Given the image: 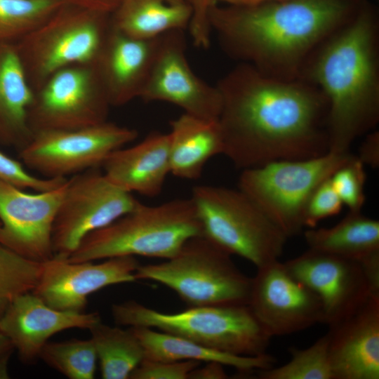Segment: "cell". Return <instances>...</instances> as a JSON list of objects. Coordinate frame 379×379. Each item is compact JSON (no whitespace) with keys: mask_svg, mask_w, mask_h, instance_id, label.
<instances>
[{"mask_svg":"<svg viewBox=\"0 0 379 379\" xmlns=\"http://www.w3.org/2000/svg\"><path fill=\"white\" fill-rule=\"evenodd\" d=\"M67 178H39L29 173L22 162L0 151V180L19 188L44 192L62 185Z\"/></svg>","mask_w":379,"mask_h":379,"instance_id":"obj_33","label":"cell"},{"mask_svg":"<svg viewBox=\"0 0 379 379\" xmlns=\"http://www.w3.org/2000/svg\"><path fill=\"white\" fill-rule=\"evenodd\" d=\"M111 27V13L66 3L16 43L34 91L63 68L93 64Z\"/></svg>","mask_w":379,"mask_h":379,"instance_id":"obj_8","label":"cell"},{"mask_svg":"<svg viewBox=\"0 0 379 379\" xmlns=\"http://www.w3.org/2000/svg\"><path fill=\"white\" fill-rule=\"evenodd\" d=\"M190 5L166 0H121L111 13L112 27L137 39L149 40L174 30L188 29Z\"/></svg>","mask_w":379,"mask_h":379,"instance_id":"obj_26","label":"cell"},{"mask_svg":"<svg viewBox=\"0 0 379 379\" xmlns=\"http://www.w3.org/2000/svg\"><path fill=\"white\" fill-rule=\"evenodd\" d=\"M192 8V19L188 27L194 45L199 48H207L211 42V30L208 12L215 4L214 0H185Z\"/></svg>","mask_w":379,"mask_h":379,"instance_id":"obj_36","label":"cell"},{"mask_svg":"<svg viewBox=\"0 0 379 379\" xmlns=\"http://www.w3.org/2000/svg\"><path fill=\"white\" fill-rule=\"evenodd\" d=\"M135 278L162 284L188 307L248 305L251 286L231 255L203 236L187 241L164 262L140 265Z\"/></svg>","mask_w":379,"mask_h":379,"instance_id":"obj_7","label":"cell"},{"mask_svg":"<svg viewBox=\"0 0 379 379\" xmlns=\"http://www.w3.org/2000/svg\"><path fill=\"white\" fill-rule=\"evenodd\" d=\"M331 184L349 211H361L365 201L366 175L364 164L357 156L338 168L330 177Z\"/></svg>","mask_w":379,"mask_h":379,"instance_id":"obj_32","label":"cell"},{"mask_svg":"<svg viewBox=\"0 0 379 379\" xmlns=\"http://www.w3.org/2000/svg\"><path fill=\"white\" fill-rule=\"evenodd\" d=\"M133 128L104 121L93 126L39 131L18 151L23 165L44 178H67L100 167L114 151L133 141Z\"/></svg>","mask_w":379,"mask_h":379,"instance_id":"obj_11","label":"cell"},{"mask_svg":"<svg viewBox=\"0 0 379 379\" xmlns=\"http://www.w3.org/2000/svg\"><path fill=\"white\" fill-rule=\"evenodd\" d=\"M140 340L147 359L180 361H215L231 366L242 373L272 367L274 358L265 353L258 356H239L218 351L190 340L143 326L130 327Z\"/></svg>","mask_w":379,"mask_h":379,"instance_id":"obj_25","label":"cell"},{"mask_svg":"<svg viewBox=\"0 0 379 379\" xmlns=\"http://www.w3.org/2000/svg\"><path fill=\"white\" fill-rule=\"evenodd\" d=\"M201 362L164 361L144 359L132 372L131 379H188L190 372Z\"/></svg>","mask_w":379,"mask_h":379,"instance_id":"obj_35","label":"cell"},{"mask_svg":"<svg viewBox=\"0 0 379 379\" xmlns=\"http://www.w3.org/2000/svg\"><path fill=\"white\" fill-rule=\"evenodd\" d=\"M39 358L68 378H94L98 358L91 338L48 341L41 349Z\"/></svg>","mask_w":379,"mask_h":379,"instance_id":"obj_30","label":"cell"},{"mask_svg":"<svg viewBox=\"0 0 379 379\" xmlns=\"http://www.w3.org/2000/svg\"><path fill=\"white\" fill-rule=\"evenodd\" d=\"M343 206L329 177L310 195L303 212L304 227L314 228L321 220L338 214Z\"/></svg>","mask_w":379,"mask_h":379,"instance_id":"obj_34","label":"cell"},{"mask_svg":"<svg viewBox=\"0 0 379 379\" xmlns=\"http://www.w3.org/2000/svg\"><path fill=\"white\" fill-rule=\"evenodd\" d=\"M190 198L202 236L215 246L256 268L279 260L288 237L240 190L197 185Z\"/></svg>","mask_w":379,"mask_h":379,"instance_id":"obj_6","label":"cell"},{"mask_svg":"<svg viewBox=\"0 0 379 379\" xmlns=\"http://www.w3.org/2000/svg\"><path fill=\"white\" fill-rule=\"evenodd\" d=\"M15 44H0V144L20 151L31 140L34 98Z\"/></svg>","mask_w":379,"mask_h":379,"instance_id":"obj_22","label":"cell"},{"mask_svg":"<svg viewBox=\"0 0 379 379\" xmlns=\"http://www.w3.org/2000/svg\"><path fill=\"white\" fill-rule=\"evenodd\" d=\"M365 0H286L251 6L214 4L213 32L230 58L281 79L300 78L313 51Z\"/></svg>","mask_w":379,"mask_h":379,"instance_id":"obj_2","label":"cell"},{"mask_svg":"<svg viewBox=\"0 0 379 379\" xmlns=\"http://www.w3.org/2000/svg\"><path fill=\"white\" fill-rule=\"evenodd\" d=\"M104 379H128L145 358L132 329L110 326L101 320L89 328Z\"/></svg>","mask_w":379,"mask_h":379,"instance_id":"obj_27","label":"cell"},{"mask_svg":"<svg viewBox=\"0 0 379 379\" xmlns=\"http://www.w3.org/2000/svg\"><path fill=\"white\" fill-rule=\"evenodd\" d=\"M14 350L10 340L0 331V379L9 378L8 361Z\"/></svg>","mask_w":379,"mask_h":379,"instance_id":"obj_39","label":"cell"},{"mask_svg":"<svg viewBox=\"0 0 379 379\" xmlns=\"http://www.w3.org/2000/svg\"><path fill=\"white\" fill-rule=\"evenodd\" d=\"M101 166L106 178L121 190L157 197L171 173L168 133L152 132L138 144L112 152Z\"/></svg>","mask_w":379,"mask_h":379,"instance_id":"obj_21","label":"cell"},{"mask_svg":"<svg viewBox=\"0 0 379 379\" xmlns=\"http://www.w3.org/2000/svg\"><path fill=\"white\" fill-rule=\"evenodd\" d=\"M139 201L112 183L100 167L67 178L52 230L53 256L68 257L88 234L133 210Z\"/></svg>","mask_w":379,"mask_h":379,"instance_id":"obj_10","label":"cell"},{"mask_svg":"<svg viewBox=\"0 0 379 379\" xmlns=\"http://www.w3.org/2000/svg\"><path fill=\"white\" fill-rule=\"evenodd\" d=\"M160 36L149 40L137 39L112 26L93 64L111 107L123 106L139 98L154 60Z\"/></svg>","mask_w":379,"mask_h":379,"instance_id":"obj_20","label":"cell"},{"mask_svg":"<svg viewBox=\"0 0 379 379\" xmlns=\"http://www.w3.org/2000/svg\"><path fill=\"white\" fill-rule=\"evenodd\" d=\"M67 181L51 190L29 193L0 180V244L34 262L52 258L53 225Z\"/></svg>","mask_w":379,"mask_h":379,"instance_id":"obj_16","label":"cell"},{"mask_svg":"<svg viewBox=\"0 0 379 379\" xmlns=\"http://www.w3.org/2000/svg\"><path fill=\"white\" fill-rule=\"evenodd\" d=\"M169 159L171 174L194 180L201 175L206 162L223 153L218 120L206 119L186 113L170 121Z\"/></svg>","mask_w":379,"mask_h":379,"instance_id":"obj_23","label":"cell"},{"mask_svg":"<svg viewBox=\"0 0 379 379\" xmlns=\"http://www.w3.org/2000/svg\"><path fill=\"white\" fill-rule=\"evenodd\" d=\"M326 333L305 349L290 347V360L285 364L260 370L261 379H333Z\"/></svg>","mask_w":379,"mask_h":379,"instance_id":"obj_29","label":"cell"},{"mask_svg":"<svg viewBox=\"0 0 379 379\" xmlns=\"http://www.w3.org/2000/svg\"><path fill=\"white\" fill-rule=\"evenodd\" d=\"M300 78L316 86L328 104V151L352 144L379 122V18L364 1L357 13L310 55Z\"/></svg>","mask_w":379,"mask_h":379,"instance_id":"obj_3","label":"cell"},{"mask_svg":"<svg viewBox=\"0 0 379 379\" xmlns=\"http://www.w3.org/2000/svg\"><path fill=\"white\" fill-rule=\"evenodd\" d=\"M354 155L328 152L317 157L282 159L241 170L238 189L288 238L304 227L303 212L314 190Z\"/></svg>","mask_w":379,"mask_h":379,"instance_id":"obj_9","label":"cell"},{"mask_svg":"<svg viewBox=\"0 0 379 379\" xmlns=\"http://www.w3.org/2000/svg\"><path fill=\"white\" fill-rule=\"evenodd\" d=\"M111 311L119 326L152 328L234 355L264 354L272 338L248 305L188 307L165 313L128 300L112 305Z\"/></svg>","mask_w":379,"mask_h":379,"instance_id":"obj_5","label":"cell"},{"mask_svg":"<svg viewBox=\"0 0 379 379\" xmlns=\"http://www.w3.org/2000/svg\"><path fill=\"white\" fill-rule=\"evenodd\" d=\"M284 264L318 297L323 323L328 327L349 317L372 296L379 295L362 265L352 260L309 248Z\"/></svg>","mask_w":379,"mask_h":379,"instance_id":"obj_14","label":"cell"},{"mask_svg":"<svg viewBox=\"0 0 379 379\" xmlns=\"http://www.w3.org/2000/svg\"><path fill=\"white\" fill-rule=\"evenodd\" d=\"M310 249L347 258L364 267L379 264V222L361 211H349L329 228L304 232Z\"/></svg>","mask_w":379,"mask_h":379,"instance_id":"obj_24","label":"cell"},{"mask_svg":"<svg viewBox=\"0 0 379 379\" xmlns=\"http://www.w3.org/2000/svg\"><path fill=\"white\" fill-rule=\"evenodd\" d=\"M171 4H184L186 3L185 0H166Z\"/></svg>","mask_w":379,"mask_h":379,"instance_id":"obj_42","label":"cell"},{"mask_svg":"<svg viewBox=\"0 0 379 379\" xmlns=\"http://www.w3.org/2000/svg\"><path fill=\"white\" fill-rule=\"evenodd\" d=\"M1 224V223H0Z\"/></svg>","mask_w":379,"mask_h":379,"instance_id":"obj_43","label":"cell"},{"mask_svg":"<svg viewBox=\"0 0 379 379\" xmlns=\"http://www.w3.org/2000/svg\"><path fill=\"white\" fill-rule=\"evenodd\" d=\"M365 135L357 157L364 165L377 168L379 166V132L375 129Z\"/></svg>","mask_w":379,"mask_h":379,"instance_id":"obj_37","label":"cell"},{"mask_svg":"<svg viewBox=\"0 0 379 379\" xmlns=\"http://www.w3.org/2000/svg\"><path fill=\"white\" fill-rule=\"evenodd\" d=\"M65 0H0V44H16L47 21Z\"/></svg>","mask_w":379,"mask_h":379,"instance_id":"obj_28","label":"cell"},{"mask_svg":"<svg viewBox=\"0 0 379 379\" xmlns=\"http://www.w3.org/2000/svg\"><path fill=\"white\" fill-rule=\"evenodd\" d=\"M202 236L191 198L159 205L137 204L109 225L84 237L68 257L70 262L141 255L168 259L190 239Z\"/></svg>","mask_w":379,"mask_h":379,"instance_id":"obj_4","label":"cell"},{"mask_svg":"<svg viewBox=\"0 0 379 379\" xmlns=\"http://www.w3.org/2000/svg\"><path fill=\"white\" fill-rule=\"evenodd\" d=\"M286 0H214L215 4L224 3L225 5L238 6H251L270 1H281Z\"/></svg>","mask_w":379,"mask_h":379,"instance_id":"obj_41","label":"cell"},{"mask_svg":"<svg viewBox=\"0 0 379 379\" xmlns=\"http://www.w3.org/2000/svg\"><path fill=\"white\" fill-rule=\"evenodd\" d=\"M248 305L271 337L323 323L318 297L279 260L257 268Z\"/></svg>","mask_w":379,"mask_h":379,"instance_id":"obj_15","label":"cell"},{"mask_svg":"<svg viewBox=\"0 0 379 379\" xmlns=\"http://www.w3.org/2000/svg\"><path fill=\"white\" fill-rule=\"evenodd\" d=\"M185 30L160 36L158 49L139 98L145 102H166L184 113L218 120L222 106L220 92L198 77L186 55Z\"/></svg>","mask_w":379,"mask_h":379,"instance_id":"obj_13","label":"cell"},{"mask_svg":"<svg viewBox=\"0 0 379 379\" xmlns=\"http://www.w3.org/2000/svg\"><path fill=\"white\" fill-rule=\"evenodd\" d=\"M110 107L93 64L74 65L34 91L29 124L33 134L84 128L107 121Z\"/></svg>","mask_w":379,"mask_h":379,"instance_id":"obj_12","label":"cell"},{"mask_svg":"<svg viewBox=\"0 0 379 379\" xmlns=\"http://www.w3.org/2000/svg\"><path fill=\"white\" fill-rule=\"evenodd\" d=\"M215 86L222 100V154L236 168L328 152V104L312 84L272 77L239 62Z\"/></svg>","mask_w":379,"mask_h":379,"instance_id":"obj_1","label":"cell"},{"mask_svg":"<svg viewBox=\"0 0 379 379\" xmlns=\"http://www.w3.org/2000/svg\"><path fill=\"white\" fill-rule=\"evenodd\" d=\"M224 365L215 361L206 362L203 366L200 365L192 370L188 379H225L228 375L225 371Z\"/></svg>","mask_w":379,"mask_h":379,"instance_id":"obj_38","label":"cell"},{"mask_svg":"<svg viewBox=\"0 0 379 379\" xmlns=\"http://www.w3.org/2000/svg\"><path fill=\"white\" fill-rule=\"evenodd\" d=\"M140 265L134 256L70 262L53 256L41 263L38 282L32 291L48 306L62 311L83 312L88 297L105 287L135 281Z\"/></svg>","mask_w":379,"mask_h":379,"instance_id":"obj_17","label":"cell"},{"mask_svg":"<svg viewBox=\"0 0 379 379\" xmlns=\"http://www.w3.org/2000/svg\"><path fill=\"white\" fill-rule=\"evenodd\" d=\"M67 3L112 13L121 0H65Z\"/></svg>","mask_w":379,"mask_h":379,"instance_id":"obj_40","label":"cell"},{"mask_svg":"<svg viewBox=\"0 0 379 379\" xmlns=\"http://www.w3.org/2000/svg\"><path fill=\"white\" fill-rule=\"evenodd\" d=\"M98 312L62 311L32 292L16 297L0 318V331L10 340L20 359L31 364L54 334L72 328H88L100 321Z\"/></svg>","mask_w":379,"mask_h":379,"instance_id":"obj_18","label":"cell"},{"mask_svg":"<svg viewBox=\"0 0 379 379\" xmlns=\"http://www.w3.org/2000/svg\"><path fill=\"white\" fill-rule=\"evenodd\" d=\"M327 333L333 379L379 378V295Z\"/></svg>","mask_w":379,"mask_h":379,"instance_id":"obj_19","label":"cell"},{"mask_svg":"<svg viewBox=\"0 0 379 379\" xmlns=\"http://www.w3.org/2000/svg\"><path fill=\"white\" fill-rule=\"evenodd\" d=\"M41 263L24 258L0 244V318L16 297L34 290Z\"/></svg>","mask_w":379,"mask_h":379,"instance_id":"obj_31","label":"cell"}]
</instances>
